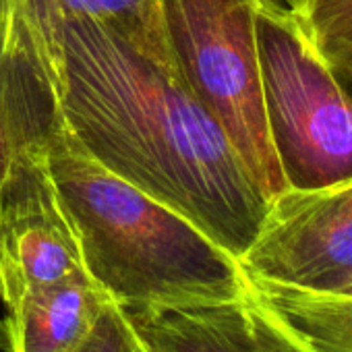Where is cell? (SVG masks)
Segmentation results:
<instances>
[{"label": "cell", "mask_w": 352, "mask_h": 352, "mask_svg": "<svg viewBox=\"0 0 352 352\" xmlns=\"http://www.w3.org/2000/svg\"><path fill=\"white\" fill-rule=\"evenodd\" d=\"M54 75L63 122L96 162L189 218L236 261L249 251L270 197L172 63L81 19L58 28Z\"/></svg>", "instance_id": "6da1fadb"}, {"label": "cell", "mask_w": 352, "mask_h": 352, "mask_svg": "<svg viewBox=\"0 0 352 352\" xmlns=\"http://www.w3.org/2000/svg\"><path fill=\"white\" fill-rule=\"evenodd\" d=\"M46 157L87 276L124 311L226 300L249 288L230 253L96 162L65 122Z\"/></svg>", "instance_id": "7a4b0ae2"}, {"label": "cell", "mask_w": 352, "mask_h": 352, "mask_svg": "<svg viewBox=\"0 0 352 352\" xmlns=\"http://www.w3.org/2000/svg\"><path fill=\"white\" fill-rule=\"evenodd\" d=\"M255 40L267 135L286 189L352 179V100L300 15L257 0Z\"/></svg>", "instance_id": "3957f363"}, {"label": "cell", "mask_w": 352, "mask_h": 352, "mask_svg": "<svg viewBox=\"0 0 352 352\" xmlns=\"http://www.w3.org/2000/svg\"><path fill=\"white\" fill-rule=\"evenodd\" d=\"M257 0H160L170 60L191 94L218 118L255 183L286 191L270 143L255 40Z\"/></svg>", "instance_id": "277c9868"}, {"label": "cell", "mask_w": 352, "mask_h": 352, "mask_svg": "<svg viewBox=\"0 0 352 352\" xmlns=\"http://www.w3.org/2000/svg\"><path fill=\"white\" fill-rule=\"evenodd\" d=\"M239 263L251 284L340 294L352 278V179L274 197Z\"/></svg>", "instance_id": "5b68a950"}, {"label": "cell", "mask_w": 352, "mask_h": 352, "mask_svg": "<svg viewBox=\"0 0 352 352\" xmlns=\"http://www.w3.org/2000/svg\"><path fill=\"white\" fill-rule=\"evenodd\" d=\"M77 234L58 199L46 149L21 153L0 187V300L83 274Z\"/></svg>", "instance_id": "8992f818"}, {"label": "cell", "mask_w": 352, "mask_h": 352, "mask_svg": "<svg viewBox=\"0 0 352 352\" xmlns=\"http://www.w3.org/2000/svg\"><path fill=\"white\" fill-rule=\"evenodd\" d=\"M126 313L147 352H315L251 284L226 300Z\"/></svg>", "instance_id": "52a82bcc"}, {"label": "cell", "mask_w": 352, "mask_h": 352, "mask_svg": "<svg viewBox=\"0 0 352 352\" xmlns=\"http://www.w3.org/2000/svg\"><path fill=\"white\" fill-rule=\"evenodd\" d=\"M60 124L54 63L9 0H0V187L15 160L46 149Z\"/></svg>", "instance_id": "ba28073f"}, {"label": "cell", "mask_w": 352, "mask_h": 352, "mask_svg": "<svg viewBox=\"0 0 352 352\" xmlns=\"http://www.w3.org/2000/svg\"><path fill=\"white\" fill-rule=\"evenodd\" d=\"M112 298L87 276H71L7 307L3 352H75Z\"/></svg>", "instance_id": "9c48e42d"}, {"label": "cell", "mask_w": 352, "mask_h": 352, "mask_svg": "<svg viewBox=\"0 0 352 352\" xmlns=\"http://www.w3.org/2000/svg\"><path fill=\"white\" fill-rule=\"evenodd\" d=\"M19 13L36 46H40L52 63H56L58 28L65 21L91 19L116 30L145 54L172 63L160 0H9Z\"/></svg>", "instance_id": "30bf717a"}, {"label": "cell", "mask_w": 352, "mask_h": 352, "mask_svg": "<svg viewBox=\"0 0 352 352\" xmlns=\"http://www.w3.org/2000/svg\"><path fill=\"white\" fill-rule=\"evenodd\" d=\"M251 286L307 340L315 352H352V296L270 284Z\"/></svg>", "instance_id": "8fae6325"}, {"label": "cell", "mask_w": 352, "mask_h": 352, "mask_svg": "<svg viewBox=\"0 0 352 352\" xmlns=\"http://www.w3.org/2000/svg\"><path fill=\"white\" fill-rule=\"evenodd\" d=\"M298 15L321 56L352 48V0H307Z\"/></svg>", "instance_id": "7c38bea8"}, {"label": "cell", "mask_w": 352, "mask_h": 352, "mask_svg": "<svg viewBox=\"0 0 352 352\" xmlns=\"http://www.w3.org/2000/svg\"><path fill=\"white\" fill-rule=\"evenodd\" d=\"M75 352H139V338L129 313L110 300Z\"/></svg>", "instance_id": "4fadbf2b"}, {"label": "cell", "mask_w": 352, "mask_h": 352, "mask_svg": "<svg viewBox=\"0 0 352 352\" xmlns=\"http://www.w3.org/2000/svg\"><path fill=\"white\" fill-rule=\"evenodd\" d=\"M323 58L327 60L331 73L336 75V79L340 83V87L352 100V48H342V50L331 52Z\"/></svg>", "instance_id": "5bb4252c"}, {"label": "cell", "mask_w": 352, "mask_h": 352, "mask_svg": "<svg viewBox=\"0 0 352 352\" xmlns=\"http://www.w3.org/2000/svg\"><path fill=\"white\" fill-rule=\"evenodd\" d=\"M267 3H274V5H278V7H282V9H288V11L300 13L307 0H267Z\"/></svg>", "instance_id": "9a60e30c"}, {"label": "cell", "mask_w": 352, "mask_h": 352, "mask_svg": "<svg viewBox=\"0 0 352 352\" xmlns=\"http://www.w3.org/2000/svg\"><path fill=\"white\" fill-rule=\"evenodd\" d=\"M340 294H346V296H352V278H350V282L344 286V290L340 292Z\"/></svg>", "instance_id": "2e32d148"}, {"label": "cell", "mask_w": 352, "mask_h": 352, "mask_svg": "<svg viewBox=\"0 0 352 352\" xmlns=\"http://www.w3.org/2000/svg\"><path fill=\"white\" fill-rule=\"evenodd\" d=\"M139 352H147V350H145V346H143L141 342H139Z\"/></svg>", "instance_id": "e0dca14e"}]
</instances>
